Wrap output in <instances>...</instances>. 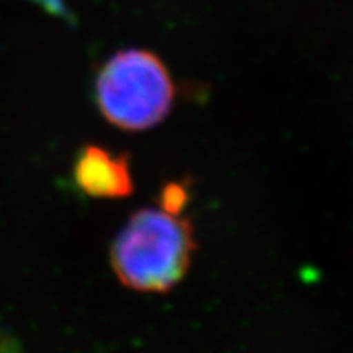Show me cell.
I'll return each instance as SVG.
<instances>
[{
  "label": "cell",
  "mask_w": 353,
  "mask_h": 353,
  "mask_svg": "<svg viewBox=\"0 0 353 353\" xmlns=\"http://www.w3.org/2000/svg\"><path fill=\"white\" fill-rule=\"evenodd\" d=\"M195 241L187 219L162 210H141L112 247V267L128 288L164 293L187 273Z\"/></svg>",
  "instance_id": "6da1fadb"
},
{
  "label": "cell",
  "mask_w": 353,
  "mask_h": 353,
  "mask_svg": "<svg viewBox=\"0 0 353 353\" xmlns=\"http://www.w3.org/2000/svg\"><path fill=\"white\" fill-rule=\"evenodd\" d=\"M175 87L165 64L152 52L128 50L110 57L95 81L97 107L125 131H144L170 113Z\"/></svg>",
  "instance_id": "7a4b0ae2"
},
{
  "label": "cell",
  "mask_w": 353,
  "mask_h": 353,
  "mask_svg": "<svg viewBox=\"0 0 353 353\" xmlns=\"http://www.w3.org/2000/svg\"><path fill=\"white\" fill-rule=\"evenodd\" d=\"M74 176L88 196L126 198L132 193V176L128 159L113 156L100 145H87L77 157Z\"/></svg>",
  "instance_id": "3957f363"
},
{
  "label": "cell",
  "mask_w": 353,
  "mask_h": 353,
  "mask_svg": "<svg viewBox=\"0 0 353 353\" xmlns=\"http://www.w3.org/2000/svg\"><path fill=\"white\" fill-rule=\"evenodd\" d=\"M188 201V190L185 185L172 182L165 185L164 190L161 192V200H159V205H161V210L165 211V213L180 216L182 210L187 206Z\"/></svg>",
  "instance_id": "277c9868"
}]
</instances>
